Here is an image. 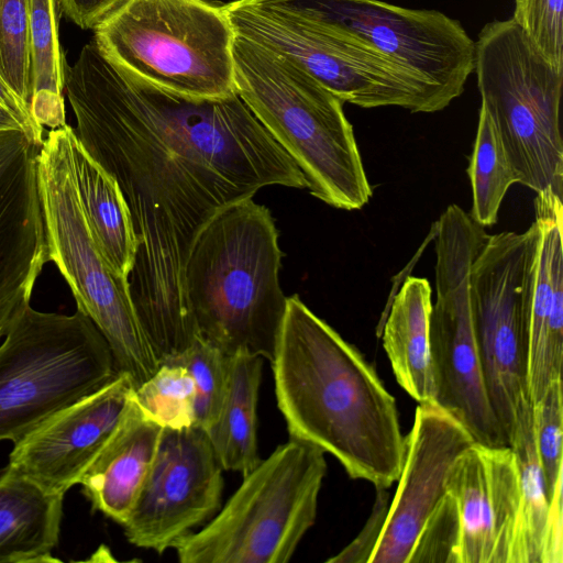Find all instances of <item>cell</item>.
I'll use <instances>...</instances> for the list:
<instances>
[{
	"label": "cell",
	"instance_id": "d6986e66",
	"mask_svg": "<svg viewBox=\"0 0 563 563\" xmlns=\"http://www.w3.org/2000/svg\"><path fill=\"white\" fill-rule=\"evenodd\" d=\"M445 490L460 514V563H508L520 494L514 450L474 442L451 464Z\"/></svg>",
	"mask_w": 563,
	"mask_h": 563
},
{
	"label": "cell",
	"instance_id": "f1b7e54d",
	"mask_svg": "<svg viewBox=\"0 0 563 563\" xmlns=\"http://www.w3.org/2000/svg\"><path fill=\"white\" fill-rule=\"evenodd\" d=\"M140 406L163 427L181 429L195 422V383L185 366L163 363L134 388Z\"/></svg>",
	"mask_w": 563,
	"mask_h": 563
},
{
	"label": "cell",
	"instance_id": "83f0119b",
	"mask_svg": "<svg viewBox=\"0 0 563 563\" xmlns=\"http://www.w3.org/2000/svg\"><path fill=\"white\" fill-rule=\"evenodd\" d=\"M166 363L185 366L190 373L195 383L194 424L208 430L218 420L227 397L230 355L197 336L186 351Z\"/></svg>",
	"mask_w": 563,
	"mask_h": 563
},
{
	"label": "cell",
	"instance_id": "44dd1931",
	"mask_svg": "<svg viewBox=\"0 0 563 563\" xmlns=\"http://www.w3.org/2000/svg\"><path fill=\"white\" fill-rule=\"evenodd\" d=\"M63 495L4 470L0 476V563L59 562Z\"/></svg>",
	"mask_w": 563,
	"mask_h": 563
},
{
	"label": "cell",
	"instance_id": "836d02e7",
	"mask_svg": "<svg viewBox=\"0 0 563 563\" xmlns=\"http://www.w3.org/2000/svg\"><path fill=\"white\" fill-rule=\"evenodd\" d=\"M387 488H376L372 512L357 537L328 563H368L379 541L390 507Z\"/></svg>",
	"mask_w": 563,
	"mask_h": 563
},
{
	"label": "cell",
	"instance_id": "7c38bea8",
	"mask_svg": "<svg viewBox=\"0 0 563 563\" xmlns=\"http://www.w3.org/2000/svg\"><path fill=\"white\" fill-rule=\"evenodd\" d=\"M285 12L365 43L451 102L475 65V42L460 21L438 10L379 0H263Z\"/></svg>",
	"mask_w": 563,
	"mask_h": 563
},
{
	"label": "cell",
	"instance_id": "9a60e30c",
	"mask_svg": "<svg viewBox=\"0 0 563 563\" xmlns=\"http://www.w3.org/2000/svg\"><path fill=\"white\" fill-rule=\"evenodd\" d=\"M134 390L118 373L98 390L57 410L13 444L5 467L44 490L63 495L81 476L117 429Z\"/></svg>",
	"mask_w": 563,
	"mask_h": 563
},
{
	"label": "cell",
	"instance_id": "30bf717a",
	"mask_svg": "<svg viewBox=\"0 0 563 563\" xmlns=\"http://www.w3.org/2000/svg\"><path fill=\"white\" fill-rule=\"evenodd\" d=\"M223 11L235 34L300 67L343 103L396 106L432 113L451 101L365 43L324 29L263 0H233Z\"/></svg>",
	"mask_w": 563,
	"mask_h": 563
},
{
	"label": "cell",
	"instance_id": "4fadbf2b",
	"mask_svg": "<svg viewBox=\"0 0 563 563\" xmlns=\"http://www.w3.org/2000/svg\"><path fill=\"white\" fill-rule=\"evenodd\" d=\"M530 228L486 236L471 269V299L484 383L510 446L518 421L532 405L526 375L522 296Z\"/></svg>",
	"mask_w": 563,
	"mask_h": 563
},
{
	"label": "cell",
	"instance_id": "d4e9b609",
	"mask_svg": "<svg viewBox=\"0 0 563 563\" xmlns=\"http://www.w3.org/2000/svg\"><path fill=\"white\" fill-rule=\"evenodd\" d=\"M57 7V0H30V107L35 121L51 130L66 124L68 68L59 42Z\"/></svg>",
	"mask_w": 563,
	"mask_h": 563
},
{
	"label": "cell",
	"instance_id": "277c9868",
	"mask_svg": "<svg viewBox=\"0 0 563 563\" xmlns=\"http://www.w3.org/2000/svg\"><path fill=\"white\" fill-rule=\"evenodd\" d=\"M234 88L303 173L310 194L343 210L373 195L343 102L277 53L234 33Z\"/></svg>",
	"mask_w": 563,
	"mask_h": 563
},
{
	"label": "cell",
	"instance_id": "5bb4252c",
	"mask_svg": "<svg viewBox=\"0 0 563 563\" xmlns=\"http://www.w3.org/2000/svg\"><path fill=\"white\" fill-rule=\"evenodd\" d=\"M223 468L207 431H164L136 501L122 526L126 540L158 554L209 521L221 508Z\"/></svg>",
	"mask_w": 563,
	"mask_h": 563
},
{
	"label": "cell",
	"instance_id": "74e56055",
	"mask_svg": "<svg viewBox=\"0 0 563 563\" xmlns=\"http://www.w3.org/2000/svg\"><path fill=\"white\" fill-rule=\"evenodd\" d=\"M7 129H22L24 131L15 115L0 104V131Z\"/></svg>",
	"mask_w": 563,
	"mask_h": 563
},
{
	"label": "cell",
	"instance_id": "7402d4cb",
	"mask_svg": "<svg viewBox=\"0 0 563 563\" xmlns=\"http://www.w3.org/2000/svg\"><path fill=\"white\" fill-rule=\"evenodd\" d=\"M69 148L75 184L91 234L114 274L129 280L137 239L124 197L115 179L82 147L75 130Z\"/></svg>",
	"mask_w": 563,
	"mask_h": 563
},
{
	"label": "cell",
	"instance_id": "8d00e7d4",
	"mask_svg": "<svg viewBox=\"0 0 563 563\" xmlns=\"http://www.w3.org/2000/svg\"><path fill=\"white\" fill-rule=\"evenodd\" d=\"M0 104L8 109L22 124L26 135L42 146L44 128L32 115L30 104L23 101L0 76Z\"/></svg>",
	"mask_w": 563,
	"mask_h": 563
},
{
	"label": "cell",
	"instance_id": "9c48e42d",
	"mask_svg": "<svg viewBox=\"0 0 563 563\" xmlns=\"http://www.w3.org/2000/svg\"><path fill=\"white\" fill-rule=\"evenodd\" d=\"M118 374L93 322L27 306L0 344V441L13 444Z\"/></svg>",
	"mask_w": 563,
	"mask_h": 563
},
{
	"label": "cell",
	"instance_id": "6da1fadb",
	"mask_svg": "<svg viewBox=\"0 0 563 563\" xmlns=\"http://www.w3.org/2000/svg\"><path fill=\"white\" fill-rule=\"evenodd\" d=\"M65 91L86 152L119 185L137 252L131 299L159 361L197 338L185 266L219 211L267 186L308 188L294 159L240 96L180 95L130 73L92 40L67 69Z\"/></svg>",
	"mask_w": 563,
	"mask_h": 563
},
{
	"label": "cell",
	"instance_id": "4dcf8cb0",
	"mask_svg": "<svg viewBox=\"0 0 563 563\" xmlns=\"http://www.w3.org/2000/svg\"><path fill=\"white\" fill-rule=\"evenodd\" d=\"M533 434L547 495L551 500L556 483L563 476L562 459V378L552 380L541 398L532 404Z\"/></svg>",
	"mask_w": 563,
	"mask_h": 563
},
{
	"label": "cell",
	"instance_id": "e0dca14e",
	"mask_svg": "<svg viewBox=\"0 0 563 563\" xmlns=\"http://www.w3.org/2000/svg\"><path fill=\"white\" fill-rule=\"evenodd\" d=\"M474 442L467 429L450 412L434 402L419 404L406 437L398 488L368 563L408 562L426 519L445 494L451 464Z\"/></svg>",
	"mask_w": 563,
	"mask_h": 563
},
{
	"label": "cell",
	"instance_id": "1f68e13d",
	"mask_svg": "<svg viewBox=\"0 0 563 563\" xmlns=\"http://www.w3.org/2000/svg\"><path fill=\"white\" fill-rule=\"evenodd\" d=\"M460 544L459 508L445 490L426 519L407 563H460Z\"/></svg>",
	"mask_w": 563,
	"mask_h": 563
},
{
	"label": "cell",
	"instance_id": "52a82bcc",
	"mask_svg": "<svg viewBox=\"0 0 563 563\" xmlns=\"http://www.w3.org/2000/svg\"><path fill=\"white\" fill-rule=\"evenodd\" d=\"M114 63L164 89L220 98L235 91L234 31L206 0H125L95 29Z\"/></svg>",
	"mask_w": 563,
	"mask_h": 563
},
{
	"label": "cell",
	"instance_id": "cb8c5ba5",
	"mask_svg": "<svg viewBox=\"0 0 563 563\" xmlns=\"http://www.w3.org/2000/svg\"><path fill=\"white\" fill-rule=\"evenodd\" d=\"M262 366L261 356L247 353L230 355L227 397L218 420L206 430L222 468L242 475L262 460L257 445Z\"/></svg>",
	"mask_w": 563,
	"mask_h": 563
},
{
	"label": "cell",
	"instance_id": "8992f818",
	"mask_svg": "<svg viewBox=\"0 0 563 563\" xmlns=\"http://www.w3.org/2000/svg\"><path fill=\"white\" fill-rule=\"evenodd\" d=\"M324 452L290 439L249 473L208 523L178 540L180 563H286L314 525Z\"/></svg>",
	"mask_w": 563,
	"mask_h": 563
},
{
	"label": "cell",
	"instance_id": "2e32d148",
	"mask_svg": "<svg viewBox=\"0 0 563 563\" xmlns=\"http://www.w3.org/2000/svg\"><path fill=\"white\" fill-rule=\"evenodd\" d=\"M35 144L22 129L0 131V339L30 306L49 262Z\"/></svg>",
	"mask_w": 563,
	"mask_h": 563
},
{
	"label": "cell",
	"instance_id": "8fae6325",
	"mask_svg": "<svg viewBox=\"0 0 563 563\" xmlns=\"http://www.w3.org/2000/svg\"><path fill=\"white\" fill-rule=\"evenodd\" d=\"M435 224L437 296L429 320L433 402L475 442L509 446L487 396L473 321L471 269L487 233L457 205H450Z\"/></svg>",
	"mask_w": 563,
	"mask_h": 563
},
{
	"label": "cell",
	"instance_id": "d6a6232c",
	"mask_svg": "<svg viewBox=\"0 0 563 563\" xmlns=\"http://www.w3.org/2000/svg\"><path fill=\"white\" fill-rule=\"evenodd\" d=\"M563 0H515L512 19L533 45L563 70Z\"/></svg>",
	"mask_w": 563,
	"mask_h": 563
},
{
	"label": "cell",
	"instance_id": "ba28073f",
	"mask_svg": "<svg viewBox=\"0 0 563 563\" xmlns=\"http://www.w3.org/2000/svg\"><path fill=\"white\" fill-rule=\"evenodd\" d=\"M474 71L518 183L563 198L560 101L563 70L554 67L512 19L483 26Z\"/></svg>",
	"mask_w": 563,
	"mask_h": 563
},
{
	"label": "cell",
	"instance_id": "4316f807",
	"mask_svg": "<svg viewBox=\"0 0 563 563\" xmlns=\"http://www.w3.org/2000/svg\"><path fill=\"white\" fill-rule=\"evenodd\" d=\"M467 175L472 187L470 214L481 227H492L497 222L506 192L518 179L494 122L483 106Z\"/></svg>",
	"mask_w": 563,
	"mask_h": 563
},
{
	"label": "cell",
	"instance_id": "e575fe53",
	"mask_svg": "<svg viewBox=\"0 0 563 563\" xmlns=\"http://www.w3.org/2000/svg\"><path fill=\"white\" fill-rule=\"evenodd\" d=\"M563 477V476H562ZM559 478L550 500L540 563H563V479Z\"/></svg>",
	"mask_w": 563,
	"mask_h": 563
},
{
	"label": "cell",
	"instance_id": "5b68a950",
	"mask_svg": "<svg viewBox=\"0 0 563 563\" xmlns=\"http://www.w3.org/2000/svg\"><path fill=\"white\" fill-rule=\"evenodd\" d=\"M67 124L52 129L37 154L36 172L48 258L77 303L106 339L118 373L134 388L153 376L159 361L135 312L129 280L104 261L88 225L75 184Z\"/></svg>",
	"mask_w": 563,
	"mask_h": 563
},
{
	"label": "cell",
	"instance_id": "7a4b0ae2",
	"mask_svg": "<svg viewBox=\"0 0 563 563\" xmlns=\"http://www.w3.org/2000/svg\"><path fill=\"white\" fill-rule=\"evenodd\" d=\"M290 439L333 455L375 488L398 481L406 453L395 398L374 366L297 295L287 297L271 361Z\"/></svg>",
	"mask_w": 563,
	"mask_h": 563
},
{
	"label": "cell",
	"instance_id": "f546056e",
	"mask_svg": "<svg viewBox=\"0 0 563 563\" xmlns=\"http://www.w3.org/2000/svg\"><path fill=\"white\" fill-rule=\"evenodd\" d=\"M0 76L30 104V0H0Z\"/></svg>",
	"mask_w": 563,
	"mask_h": 563
},
{
	"label": "cell",
	"instance_id": "d590c367",
	"mask_svg": "<svg viewBox=\"0 0 563 563\" xmlns=\"http://www.w3.org/2000/svg\"><path fill=\"white\" fill-rule=\"evenodd\" d=\"M125 0H57L63 13L84 30H93Z\"/></svg>",
	"mask_w": 563,
	"mask_h": 563
},
{
	"label": "cell",
	"instance_id": "484cf974",
	"mask_svg": "<svg viewBox=\"0 0 563 563\" xmlns=\"http://www.w3.org/2000/svg\"><path fill=\"white\" fill-rule=\"evenodd\" d=\"M519 468V506L508 563H540L550 500L538 460L532 405L521 415L510 442Z\"/></svg>",
	"mask_w": 563,
	"mask_h": 563
},
{
	"label": "cell",
	"instance_id": "ffe728a7",
	"mask_svg": "<svg viewBox=\"0 0 563 563\" xmlns=\"http://www.w3.org/2000/svg\"><path fill=\"white\" fill-rule=\"evenodd\" d=\"M164 427L136 401L134 390L110 439L80 478L91 508L123 526L154 461Z\"/></svg>",
	"mask_w": 563,
	"mask_h": 563
},
{
	"label": "cell",
	"instance_id": "603a6c76",
	"mask_svg": "<svg viewBox=\"0 0 563 563\" xmlns=\"http://www.w3.org/2000/svg\"><path fill=\"white\" fill-rule=\"evenodd\" d=\"M431 292L428 279L407 277L383 329V346L396 380L419 404L433 402L429 353Z\"/></svg>",
	"mask_w": 563,
	"mask_h": 563
},
{
	"label": "cell",
	"instance_id": "ac0fdd59",
	"mask_svg": "<svg viewBox=\"0 0 563 563\" xmlns=\"http://www.w3.org/2000/svg\"><path fill=\"white\" fill-rule=\"evenodd\" d=\"M530 225L522 330L529 398L537 402L561 377L563 362V203L552 191L537 194Z\"/></svg>",
	"mask_w": 563,
	"mask_h": 563
},
{
	"label": "cell",
	"instance_id": "3957f363",
	"mask_svg": "<svg viewBox=\"0 0 563 563\" xmlns=\"http://www.w3.org/2000/svg\"><path fill=\"white\" fill-rule=\"evenodd\" d=\"M275 220L252 198L219 211L196 236L185 290L197 336L225 355L272 361L286 311Z\"/></svg>",
	"mask_w": 563,
	"mask_h": 563
}]
</instances>
